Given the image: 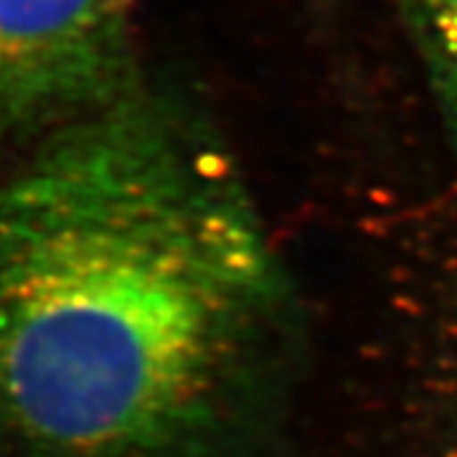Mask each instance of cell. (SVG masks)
Wrapping results in <instances>:
<instances>
[{
  "instance_id": "cell-1",
  "label": "cell",
  "mask_w": 457,
  "mask_h": 457,
  "mask_svg": "<svg viewBox=\"0 0 457 457\" xmlns=\"http://www.w3.org/2000/svg\"><path fill=\"white\" fill-rule=\"evenodd\" d=\"M290 287L224 143L132 84L0 183V437L213 457L285 348Z\"/></svg>"
},
{
  "instance_id": "cell-2",
  "label": "cell",
  "mask_w": 457,
  "mask_h": 457,
  "mask_svg": "<svg viewBox=\"0 0 457 457\" xmlns=\"http://www.w3.org/2000/svg\"><path fill=\"white\" fill-rule=\"evenodd\" d=\"M140 0H0V140L51 132L130 89Z\"/></svg>"
},
{
  "instance_id": "cell-3",
  "label": "cell",
  "mask_w": 457,
  "mask_h": 457,
  "mask_svg": "<svg viewBox=\"0 0 457 457\" xmlns=\"http://www.w3.org/2000/svg\"><path fill=\"white\" fill-rule=\"evenodd\" d=\"M457 163V0H396Z\"/></svg>"
},
{
  "instance_id": "cell-4",
  "label": "cell",
  "mask_w": 457,
  "mask_h": 457,
  "mask_svg": "<svg viewBox=\"0 0 457 457\" xmlns=\"http://www.w3.org/2000/svg\"><path fill=\"white\" fill-rule=\"evenodd\" d=\"M453 457H457V450H455V453H453Z\"/></svg>"
}]
</instances>
